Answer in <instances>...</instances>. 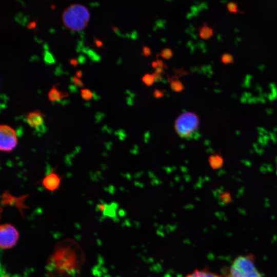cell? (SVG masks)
<instances>
[{"instance_id":"cell-1","label":"cell","mask_w":277,"mask_h":277,"mask_svg":"<svg viewBox=\"0 0 277 277\" xmlns=\"http://www.w3.org/2000/svg\"><path fill=\"white\" fill-rule=\"evenodd\" d=\"M90 14L89 10L81 4H72L62 14V21L68 29L74 31L83 30L88 25Z\"/></svg>"},{"instance_id":"cell-2","label":"cell","mask_w":277,"mask_h":277,"mask_svg":"<svg viewBox=\"0 0 277 277\" xmlns=\"http://www.w3.org/2000/svg\"><path fill=\"white\" fill-rule=\"evenodd\" d=\"M229 277H263L250 255L237 257L231 264Z\"/></svg>"},{"instance_id":"cell-3","label":"cell","mask_w":277,"mask_h":277,"mask_svg":"<svg viewBox=\"0 0 277 277\" xmlns=\"http://www.w3.org/2000/svg\"><path fill=\"white\" fill-rule=\"evenodd\" d=\"M200 124L197 115L191 112H185L176 118L174 128L176 133L181 137H193L196 133Z\"/></svg>"},{"instance_id":"cell-4","label":"cell","mask_w":277,"mask_h":277,"mask_svg":"<svg viewBox=\"0 0 277 277\" xmlns=\"http://www.w3.org/2000/svg\"><path fill=\"white\" fill-rule=\"evenodd\" d=\"M18 139L16 131L7 125L0 126V150L4 152H10L17 146Z\"/></svg>"},{"instance_id":"cell-5","label":"cell","mask_w":277,"mask_h":277,"mask_svg":"<svg viewBox=\"0 0 277 277\" xmlns=\"http://www.w3.org/2000/svg\"><path fill=\"white\" fill-rule=\"evenodd\" d=\"M19 232L12 224L5 223L0 226V246L2 249L12 248L17 243Z\"/></svg>"},{"instance_id":"cell-6","label":"cell","mask_w":277,"mask_h":277,"mask_svg":"<svg viewBox=\"0 0 277 277\" xmlns=\"http://www.w3.org/2000/svg\"><path fill=\"white\" fill-rule=\"evenodd\" d=\"M28 196V194L15 196L11 194L8 190H6L2 194L1 204L3 206H15L22 215L24 216V210L29 208L25 204V201Z\"/></svg>"},{"instance_id":"cell-7","label":"cell","mask_w":277,"mask_h":277,"mask_svg":"<svg viewBox=\"0 0 277 277\" xmlns=\"http://www.w3.org/2000/svg\"><path fill=\"white\" fill-rule=\"evenodd\" d=\"M61 182L62 177L52 170L43 178L41 183L45 189L53 192L59 189Z\"/></svg>"},{"instance_id":"cell-8","label":"cell","mask_w":277,"mask_h":277,"mask_svg":"<svg viewBox=\"0 0 277 277\" xmlns=\"http://www.w3.org/2000/svg\"><path fill=\"white\" fill-rule=\"evenodd\" d=\"M26 120L28 124L31 128L39 130L44 129V120L43 114L38 110H36L29 112L26 115Z\"/></svg>"},{"instance_id":"cell-9","label":"cell","mask_w":277,"mask_h":277,"mask_svg":"<svg viewBox=\"0 0 277 277\" xmlns=\"http://www.w3.org/2000/svg\"><path fill=\"white\" fill-rule=\"evenodd\" d=\"M56 86L57 85H53L48 94V98L51 102L58 101L68 96V93L60 91Z\"/></svg>"},{"instance_id":"cell-10","label":"cell","mask_w":277,"mask_h":277,"mask_svg":"<svg viewBox=\"0 0 277 277\" xmlns=\"http://www.w3.org/2000/svg\"><path fill=\"white\" fill-rule=\"evenodd\" d=\"M185 277H222V276L212 272L207 269H197L187 274Z\"/></svg>"},{"instance_id":"cell-11","label":"cell","mask_w":277,"mask_h":277,"mask_svg":"<svg viewBox=\"0 0 277 277\" xmlns=\"http://www.w3.org/2000/svg\"><path fill=\"white\" fill-rule=\"evenodd\" d=\"M199 35L202 39H208L210 38L214 33V30L209 27L206 23H204L199 29Z\"/></svg>"},{"instance_id":"cell-12","label":"cell","mask_w":277,"mask_h":277,"mask_svg":"<svg viewBox=\"0 0 277 277\" xmlns=\"http://www.w3.org/2000/svg\"><path fill=\"white\" fill-rule=\"evenodd\" d=\"M168 80L170 87L173 91L179 92L184 89V86L176 77H169Z\"/></svg>"},{"instance_id":"cell-13","label":"cell","mask_w":277,"mask_h":277,"mask_svg":"<svg viewBox=\"0 0 277 277\" xmlns=\"http://www.w3.org/2000/svg\"><path fill=\"white\" fill-rule=\"evenodd\" d=\"M226 8L231 14L242 13L239 8L238 3L234 2H229L227 4Z\"/></svg>"},{"instance_id":"cell-14","label":"cell","mask_w":277,"mask_h":277,"mask_svg":"<svg viewBox=\"0 0 277 277\" xmlns=\"http://www.w3.org/2000/svg\"><path fill=\"white\" fill-rule=\"evenodd\" d=\"M155 77L153 74L147 73L142 77L143 82L147 86H150L153 85L155 82Z\"/></svg>"},{"instance_id":"cell-15","label":"cell","mask_w":277,"mask_h":277,"mask_svg":"<svg viewBox=\"0 0 277 277\" xmlns=\"http://www.w3.org/2000/svg\"><path fill=\"white\" fill-rule=\"evenodd\" d=\"M81 95L85 101H90L93 96L92 92L89 89L85 88L81 90Z\"/></svg>"},{"instance_id":"cell-16","label":"cell","mask_w":277,"mask_h":277,"mask_svg":"<svg viewBox=\"0 0 277 277\" xmlns=\"http://www.w3.org/2000/svg\"><path fill=\"white\" fill-rule=\"evenodd\" d=\"M160 55L165 59L169 60L173 56V52L169 48H165L161 51Z\"/></svg>"},{"instance_id":"cell-17","label":"cell","mask_w":277,"mask_h":277,"mask_svg":"<svg viewBox=\"0 0 277 277\" xmlns=\"http://www.w3.org/2000/svg\"><path fill=\"white\" fill-rule=\"evenodd\" d=\"M221 60L222 63L225 64L232 63L233 62V57L230 54L225 53L222 55Z\"/></svg>"},{"instance_id":"cell-18","label":"cell","mask_w":277,"mask_h":277,"mask_svg":"<svg viewBox=\"0 0 277 277\" xmlns=\"http://www.w3.org/2000/svg\"><path fill=\"white\" fill-rule=\"evenodd\" d=\"M72 81L74 85L78 88H82L84 85L83 81H82L79 78H78L76 76H74L73 77Z\"/></svg>"},{"instance_id":"cell-19","label":"cell","mask_w":277,"mask_h":277,"mask_svg":"<svg viewBox=\"0 0 277 277\" xmlns=\"http://www.w3.org/2000/svg\"><path fill=\"white\" fill-rule=\"evenodd\" d=\"M165 95L164 91H161L159 89H155L153 92V96L156 98L162 97Z\"/></svg>"},{"instance_id":"cell-20","label":"cell","mask_w":277,"mask_h":277,"mask_svg":"<svg viewBox=\"0 0 277 277\" xmlns=\"http://www.w3.org/2000/svg\"><path fill=\"white\" fill-rule=\"evenodd\" d=\"M142 52H143V54L144 55V56L146 57L149 56L151 54V51L150 49L147 46H143Z\"/></svg>"},{"instance_id":"cell-21","label":"cell","mask_w":277,"mask_h":277,"mask_svg":"<svg viewBox=\"0 0 277 277\" xmlns=\"http://www.w3.org/2000/svg\"><path fill=\"white\" fill-rule=\"evenodd\" d=\"M36 23L34 21L30 22L27 25V28L29 29H34L36 27Z\"/></svg>"},{"instance_id":"cell-22","label":"cell","mask_w":277,"mask_h":277,"mask_svg":"<svg viewBox=\"0 0 277 277\" xmlns=\"http://www.w3.org/2000/svg\"><path fill=\"white\" fill-rule=\"evenodd\" d=\"M69 63L70 64L73 66H76L78 65V61L76 60V59H75V58H71L70 60L69 61Z\"/></svg>"},{"instance_id":"cell-23","label":"cell","mask_w":277,"mask_h":277,"mask_svg":"<svg viewBox=\"0 0 277 277\" xmlns=\"http://www.w3.org/2000/svg\"><path fill=\"white\" fill-rule=\"evenodd\" d=\"M95 43L97 47H101L103 46V43L101 41L98 39H95Z\"/></svg>"},{"instance_id":"cell-24","label":"cell","mask_w":277,"mask_h":277,"mask_svg":"<svg viewBox=\"0 0 277 277\" xmlns=\"http://www.w3.org/2000/svg\"><path fill=\"white\" fill-rule=\"evenodd\" d=\"M82 75H83V72L81 70L77 71L75 74V76L79 78H80L82 76Z\"/></svg>"},{"instance_id":"cell-25","label":"cell","mask_w":277,"mask_h":277,"mask_svg":"<svg viewBox=\"0 0 277 277\" xmlns=\"http://www.w3.org/2000/svg\"><path fill=\"white\" fill-rule=\"evenodd\" d=\"M276 168H277V167H276Z\"/></svg>"}]
</instances>
